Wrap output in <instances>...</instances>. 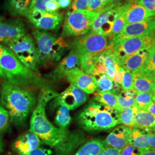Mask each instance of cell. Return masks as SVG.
<instances>
[{"label": "cell", "mask_w": 155, "mask_h": 155, "mask_svg": "<svg viewBox=\"0 0 155 155\" xmlns=\"http://www.w3.org/2000/svg\"><path fill=\"white\" fill-rule=\"evenodd\" d=\"M88 0H71V3L67 13L75 11L86 10L87 8Z\"/></svg>", "instance_id": "39"}, {"label": "cell", "mask_w": 155, "mask_h": 155, "mask_svg": "<svg viewBox=\"0 0 155 155\" xmlns=\"http://www.w3.org/2000/svg\"><path fill=\"white\" fill-rule=\"evenodd\" d=\"M27 17L37 29L45 31L58 30L64 20L63 14L59 12L52 13L37 10H30Z\"/></svg>", "instance_id": "11"}, {"label": "cell", "mask_w": 155, "mask_h": 155, "mask_svg": "<svg viewBox=\"0 0 155 155\" xmlns=\"http://www.w3.org/2000/svg\"><path fill=\"white\" fill-rule=\"evenodd\" d=\"M97 81V92H109L118 94L120 91L121 86L105 74L94 76Z\"/></svg>", "instance_id": "26"}, {"label": "cell", "mask_w": 155, "mask_h": 155, "mask_svg": "<svg viewBox=\"0 0 155 155\" xmlns=\"http://www.w3.org/2000/svg\"><path fill=\"white\" fill-rule=\"evenodd\" d=\"M58 95V93L49 87L41 90L30 121L29 132L36 134L42 143L52 148L63 141L68 132L67 129L54 126L46 115L47 104Z\"/></svg>", "instance_id": "2"}, {"label": "cell", "mask_w": 155, "mask_h": 155, "mask_svg": "<svg viewBox=\"0 0 155 155\" xmlns=\"http://www.w3.org/2000/svg\"><path fill=\"white\" fill-rule=\"evenodd\" d=\"M124 0H108V7H114L117 6L122 5V2Z\"/></svg>", "instance_id": "48"}, {"label": "cell", "mask_w": 155, "mask_h": 155, "mask_svg": "<svg viewBox=\"0 0 155 155\" xmlns=\"http://www.w3.org/2000/svg\"><path fill=\"white\" fill-rule=\"evenodd\" d=\"M68 43L70 50L74 51L82 60L103 52L110 45L111 40L100 34L90 32L75 38Z\"/></svg>", "instance_id": "7"}, {"label": "cell", "mask_w": 155, "mask_h": 155, "mask_svg": "<svg viewBox=\"0 0 155 155\" xmlns=\"http://www.w3.org/2000/svg\"><path fill=\"white\" fill-rule=\"evenodd\" d=\"M65 78L70 84L77 86L86 94H92L97 90V81L95 77L85 73L81 68L68 72Z\"/></svg>", "instance_id": "18"}, {"label": "cell", "mask_w": 155, "mask_h": 155, "mask_svg": "<svg viewBox=\"0 0 155 155\" xmlns=\"http://www.w3.org/2000/svg\"><path fill=\"white\" fill-rule=\"evenodd\" d=\"M136 93L134 90H122L116 94L118 105L121 111L133 106L135 103Z\"/></svg>", "instance_id": "29"}, {"label": "cell", "mask_w": 155, "mask_h": 155, "mask_svg": "<svg viewBox=\"0 0 155 155\" xmlns=\"http://www.w3.org/2000/svg\"><path fill=\"white\" fill-rule=\"evenodd\" d=\"M125 8L124 12L126 24L143 22L150 17H154L150 13L138 3H125Z\"/></svg>", "instance_id": "21"}, {"label": "cell", "mask_w": 155, "mask_h": 155, "mask_svg": "<svg viewBox=\"0 0 155 155\" xmlns=\"http://www.w3.org/2000/svg\"><path fill=\"white\" fill-rule=\"evenodd\" d=\"M98 13L88 10L75 11L67 13L63 24V38L79 37L89 33Z\"/></svg>", "instance_id": "8"}, {"label": "cell", "mask_w": 155, "mask_h": 155, "mask_svg": "<svg viewBox=\"0 0 155 155\" xmlns=\"http://www.w3.org/2000/svg\"><path fill=\"white\" fill-rule=\"evenodd\" d=\"M56 113L55 122L56 126L61 129H67L71 121L70 110L64 106H59Z\"/></svg>", "instance_id": "31"}, {"label": "cell", "mask_w": 155, "mask_h": 155, "mask_svg": "<svg viewBox=\"0 0 155 155\" xmlns=\"http://www.w3.org/2000/svg\"><path fill=\"white\" fill-rule=\"evenodd\" d=\"M78 68H81L80 58L74 51L70 50L67 55L60 61L55 68L45 75V78L49 81H58L65 78L68 72Z\"/></svg>", "instance_id": "16"}, {"label": "cell", "mask_w": 155, "mask_h": 155, "mask_svg": "<svg viewBox=\"0 0 155 155\" xmlns=\"http://www.w3.org/2000/svg\"><path fill=\"white\" fill-rule=\"evenodd\" d=\"M38 57L39 66L48 67L60 61L69 48L68 43L61 36H56L48 31H32Z\"/></svg>", "instance_id": "6"}, {"label": "cell", "mask_w": 155, "mask_h": 155, "mask_svg": "<svg viewBox=\"0 0 155 155\" xmlns=\"http://www.w3.org/2000/svg\"><path fill=\"white\" fill-rule=\"evenodd\" d=\"M133 79V90L136 93L154 92L151 73L144 68L132 72Z\"/></svg>", "instance_id": "23"}, {"label": "cell", "mask_w": 155, "mask_h": 155, "mask_svg": "<svg viewBox=\"0 0 155 155\" xmlns=\"http://www.w3.org/2000/svg\"><path fill=\"white\" fill-rule=\"evenodd\" d=\"M4 143H3V140L2 138V136L0 135V152L3 149Z\"/></svg>", "instance_id": "54"}, {"label": "cell", "mask_w": 155, "mask_h": 155, "mask_svg": "<svg viewBox=\"0 0 155 155\" xmlns=\"http://www.w3.org/2000/svg\"><path fill=\"white\" fill-rule=\"evenodd\" d=\"M60 6L58 0H51L45 5V10L49 12H59Z\"/></svg>", "instance_id": "43"}, {"label": "cell", "mask_w": 155, "mask_h": 155, "mask_svg": "<svg viewBox=\"0 0 155 155\" xmlns=\"http://www.w3.org/2000/svg\"><path fill=\"white\" fill-rule=\"evenodd\" d=\"M88 99L87 94L77 86L70 85L54 100L53 106H64L72 110L83 105Z\"/></svg>", "instance_id": "13"}, {"label": "cell", "mask_w": 155, "mask_h": 155, "mask_svg": "<svg viewBox=\"0 0 155 155\" xmlns=\"http://www.w3.org/2000/svg\"><path fill=\"white\" fill-rule=\"evenodd\" d=\"M155 44V33L134 37L118 41L111 42L115 55L120 59L142 50H148Z\"/></svg>", "instance_id": "10"}, {"label": "cell", "mask_w": 155, "mask_h": 155, "mask_svg": "<svg viewBox=\"0 0 155 155\" xmlns=\"http://www.w3.org/2000/svg\"><path fill=\"white\" fill-rule=\"evenodd\" d=\"M142 151V150L135 148L132 145H127L122 148L120 155H140Z\"/></svg>", "instance_id": "42"}, {"label": "cell", "mask_w": 155, "mask_h": 155, "mask_svg": "<svg viewBox=\"0 0 155 155\" xmlns=\"http://www.w3.org/2000/svg\"><path fill=\"white\" fill-rule=\"evenodd\" d=\"M146 133H150V134H152L155 135V124L153 127H151Z\"/></svg>", "instance_id": "52"}, {"label": "cell", "mask_w": 155, "mask_h": 155, "mask_svg": "<svg viewBox=\"0 0 155 155\" xmlns=\"http://www.w3.org/2000/svg\"><path fill=\"white\" fill-rule=\"evenodd\" d=\"M41 143L36 134L29 131L18 137L13 142L12 147L18 155H24L39 148Z\"/></svg>", "instance_id": "20"}, {"label": "cell", "mask_w": 155, "mask_h": 155, "mask_svg": "<svg viewBox=\"0 0 155 155\" xmlns=\"http://www.w3.org/2000/svg\"><path fill=\"white\" fill-rule=\"evenodd\" d=\"M129 145L142 150H149L147 133L137 127L132 128L129 137Z\"/></svg>", "instance_id": "27"}, {"label": "cell", "mask_w": 155, "mask_h": 155, "mask_svg": "<svg viewBox=\"0 0 155 155\" xmlns=\"http://www.w3.org/2000/svg\"><path fill=\"white\" fill-rule=\"evenodd\" d=\"M140 0H127L126 3L127 4H135V3H137Z\"/></svg>", "instance_id": "53"}, {"label": "cell", "mask_w": 155, "mask_h": 155, "mask_svg": "<svg viewBox=\"0 0 155 155\" xmlns=\"http://www.w3.org/2000/svg\"><path fill=\"white\" fill-rule=\"evenodd\" d=\"M139 109L134 106H131L122 110L119 114V123L125 126L133 128L135 127L134 118L136 113Z\"/></svg>", "instance_id": "32"}, {"label": "cell", "mask_w": 155, "mask_h": 155, "mask_svg": "<svg viewBox=\"0 0 155 155\" xmlns=\"http://www.w3.org/2000/svg\"><path fill=\"white\" fill-rule=\"evenodd\" d=\"M132 128L120 125L111 130L104 140L107 148L122 150L129 145V137Z\"/></svg>", "instance_id": "19"}, {"label": "cell", "mask_w": 155, "mask_h": 155, "mask_svg": "<svg viewBox=\"0 0 155 155\" xmlns=\"http://www.w3.org/2000/svg\"><path fill=\"white\" fill-rule=\"evenodd\" d=\"M51 0H32L31 10L46 11L45 5Z\"/></svg>", "instance_id": "41"}, {"label": "cell", "mask_w": 155, "mask_h": 155, "mask_svg": "<svg viewBox=\"0 0 155 155\" xmlns=\"http://www.w3.org/2000/svg\"><path fill=\"white\" fill-rule=\"evenodd\" d=\"M140 155H155V149L150 148L149 150H143Z\"/></svg>", "instance_id": "50"}, {"label": "cell", "mask_w": 155, "mask_h": 155, "mask_svg": "<svg viewBox=\"0 0 155 155\" xmlns=\"http://www.w3.org/2000/svg\"><path fill=\"white\" fill-rule=\"evenodd\" d=\"M1 22H2V18L0 16V23Z\"/></svg>", "instance_id": "56"}, {"label": "cell", "mask_w": 155, "mask_h": 155, "mask_svg": "<svg viewBox=\"0 0 155 155\" xmlns=\"http://www.w3.org/2000/svg\"><path fill=\"white\" fill-rule=\"evenodd\" d=\"M81 68L92 76L105 74L121 86L122 67L111 45L95 55L81 60Z\"/></svg>", "instance_id": "5"}, {"label": "cell", "mask_w": 155, "mask_h": 155, "mask_svg": "<svg viewBox=\"0 0 155 155\" xmlns=\"http://www.w3.org/2000/svg\"><path fill=\"white\" fill-rule=\"evenodd\" d=\"M120 113L91 100L79 113L77 122L80 127L88 132L106 131L120 124Z\"/></svg>", "instance_id": "4"}, {"label": "cell", "mask_w": 155, "mask_h": 155, "mask_svg": "<svg viewBox=\"0 0 155 155\" xmlns=\"http://www.w3.org/2000/svg\"><path fill=\"white\" fill-rule=\"evenodd\" d=\"M32 0H4L6 9L13 16H27Z\"/></svg>", "instance_id": "24"}, {"label": "cell", "mask_w": 155, "mask_h": 155, "mask_svg": "<svg viewBox=\"0 0 155 155\" xmlns=\"http://www.w3.org/2000/svg\"><path fill=\"white\" fill-rule=\"evenodd\" d=\"M135 127L147 132L155 124V116L147 111L139 109L136 113L134 118Z\"/></svg>", "instance_id": "28"}, {"label": "cell", "mask_w": 155, "mask_h": 155, "mask_svg": "<svg viewBox=\"0 0 155 155\" xmlns=\"http://www.w3.org/2000/svg\"><path fill=\"white\" fill-rule=\"evenodd\" d=\"M148 50L140 51L120 59L121 66L130 72L143 68L148 60Z\"/></svg>", "instance_id": "22"}, {"label": "cell", "mask_w": 155, "mask_h": 155, "mask_svg": "<svg viewBox=\"0 0 155 155\" xmlns=\"http://www.w3.org/2000/svg\"><path fill=\"white\" fill-rule=\"evenodd\" d=\"M153 94L154 92L136 93L134 106L139 109L145 110L148 106L153 102Z\"/></svg>", "instance_id": "33"}, {"label": "cell", "mask_w": 155, "mask_h": 155, "mask_svg": "<svg viewBox=\"0 0 155 155\" xmlns=\"http://www.w3.org/2000/svg\"><path fill=\"white\" fill-rule=\"evenodd\" d=\"M7 47L16 56L25 67L39 74V63L36 44L33 38L25 35L20 39L12 42Z\"/></svg>", "instance_id": "9"}, {"label": "cell", "mask_w": 155, "mask_h": 155, "mask_svg": "<svg viewBox=\"0 0 155 155\" xmlns=\"http://www.w3.org/2000/svg\"><path fill=\"white\" fill-rule=\"evenodd\" d=\"M0 78L3 82L40 90L50 88L51 84L50 81L25 66L8 47L1 44Z\"/></svg>", "instance_id": "1"}, {"label": "cell", "mask_w": 155, "mask_h": 155, "mask_svg": "<svg viewBox=\"0 0 155 155\" xmlns=\"http://www.w3.org/2000/svg\"><path fill=\"white\" fill-rule=\"evenodd\" d=\"M121 87L124 90H133V76L132 72L122 67Z\"/></svg>", "instance_id": "35"}, {"label": "cell", "mask_w": 155, "mask_h": 155, "mask_svg": "<svg viewBox=\"0 0 155 155\" xmlns=\"http://www.w3.org/2000/svg\"><path fill=\"white\" fill-rule=\"evenodd\" d=\"M147 139L150 148L155 149V135L147 133Z\"/></svg>", "instance_id": "46"}, {"label": "cell", "mask_w": 155, "mask_h": 155, "mask_svg": "<svg viewBox=\"0 0 155 155\" xmlns=\"http://www.w3.org/2000/svg\"><path fill=\"white\" fill-rule=\"evenodd\" d=\"M86 136L80 130L69 131L65 138L55 146V155H73L85 143Z\"/></svg>", "instance_id": "17"}, {"label": "cell", "mask_w": 155, "mask_h": 155, "mask_svg": "<svg viewBox=\"0 0 155 155\" xmlns=\"http://www.w3.org/2000/svg\"><path fill=\"white\" fill-rule=\"evenodd\" d=\"M153 102L155 103V92H154V94H153Z\"/></svg>", "instance_id": "55"}, {"label": "cell", "mask_w": 155, "mask_h": 155, "mask_svg": "<svg viewBox=\"0 0 155 155\" xmlns=\"http://www.w3.org/2000/svg\"><path fill=\"white\" fill-rule=\"evenodd\" d=\"M124 4H122L121 5L106 8L99 12L94 20L90 32L109 38L114 22L124 11Z\"/></svg>", "instance_id": "12"}, {"label": "cell", "mask_w": 155, "mask_h": 155, "mask_svg": "<svg viewBox=\"0 0 155 155\" xmlns=\"http://www.w3.org/2000/svg\"><path fill=\"white\" fill-rule=\"evenodd\" d=\"M24 155H52V151L50 149L39 147Z\"/></svg>", "instance_id": "44"}, {"label": "cell", "mask_w": 155, "mask_h": 155, "mask_svg": "<svg viewBox=\"0 0 155 155\" xmlns=\"http://www.w3.org/2000/svg\"><path fill=\"white\" fill-rule=\"evenodd\" d=\"M94 100L104 105L113 108L119 112H121L118 105L116 94L109 92L96 93L94 95Z\"/></svg>", "instance_id": "30"}, {"label": "cell", "mask_w": 155, "mask_h": 155, "mask_svg": "<svg viewBox=\"0 0 155 155\" xmlns=\"http://www.w3.org/2000/svg\"><path fill=\"white\" fill-rule=\"evenodd\" d=\"M151 77H152L153 84V91L155 92V71L151 73Z\"/></svg>", "instance_id": "51"}, {"label": "cell", "mask_w": 155, "mask_h": 155, "mask_svg": "<svg viewBox=\"0 0 155 155\" xmlns=\"http://www.w3.org/2000/svg\"><path fill=\"white\" fill-rule=\"evenodd\" d=\"M121 150L113 148H107L97 155H120Z\"/></svg>", "instance_id": "45"}, {"label": "cell", "mask_w": 155, "mask_h": 155, "mask_svg": "<svg viewBox=\"0 0 155 155\" xmlns=\"http://www.w3.org/2000/svg\"><path fill=\"white\" fill-rule=\"evenodd\" d=\"M125 8V5L124 4V11L122 12V13L119 15V16L117 18L116 20L114 22L110 35L109 37V39H110L111 40H112V39H113L114 37H116L119 33H121V32L123 30V29L124 28L126 25L125 18V16L124 13Z\"/></svg>", "instance_id": "34"}, {"label": "cell", "mask_w": 155, "mask_h": 155, "mask_svg": "<svg viewBox=\"0 0 155 155\" xmlns=\"http://www.w3.org/2000/svg\"><path fill=\"white\" fill-rule=\"evenodd\" d=\"M38 98L32 89L3 82L0 87V101L8 111L10 121L16 125L25 124L33 111Z\"/></svg>", "instance_id": "3"}, {"label": "cell", "mask_w": 155, "mask_h": 155, "mask_svg": "<svg viewBox=\"0 0 155 155\" xmlns=\"http://www.w3.org/2000/svg\"><path fill=\"white\" fill-rule=\"evenodd\" d=\"M144 70L150 73L155 71V44L148 49V58Z\"/></svg>", "instance_id": "37"}, {"label": "cell", "mask_w": 155, "mask_h": 155, "mask_svg": "<svg viewBox=\"0 0 155 155\" xmlns=\"http://www.w3.org/2000/svg\"><path fill=\"white\" fill-rule=\"evenodd\" d=\"M106 148L104 140L93 139L84 143L73 155H97Z\"/></svg>", "instance_id": "25"}, {"label": "cell", "mask_w": 155, "mask_h": 155, "mask_svg": "<svg viewBox=\"0 0 155 155\" xmlns=\"http://www.w3.org/2000/svg\"><path fill=\"white\" fill-rule=\"evenodd\" d=\"M58 3L61 9L69 8L71 5V0H58Z\"/></svg>", "instance_id": "47"}, {"label": "cell", "mask_w": 155, "mask_h": 155, "mask_svg": "<svg viewBox=\"0 0 155 155\" xmlns=\"http://www.w3.org/2000/svg\"><path fill=\"white\" fill-rule=\"evenodd\" d=\"M9 121L10 117L9 113L0 101V132L4 130L8 127Z\"/></svg>", "instance_id": "38"}, {"label": "cell", "mask_w": 155, "mask_h": 155, "mask_svg": "<svg viewBox=\"0 0 155 155\" xmlns=\"http://www.w3.org/2000/svg\"><path fill=\"white\" fill-rule=\"evenodd\" d=\"M137 3L155 16V0H140Z\"/></svg>", "instance_id": "40"}, {"label": "cell", "mask_w": 155, "mask_h": 155, "mask_svg": "<svg viewBox=\"0 0 155 155\" xmlns=\"http://www.w3.org/2000/svg\"><path fill=\"white\" fill-rule=\"evenodd\" d=\"M155 33V17H152L143 22L126 24L121 33L112 39L111 42L118 41L134 37Z\"/></svg>", "instance_id": "14"}, {"label": "cell", "mask_w": 155, "mask_h": 155, "mask_svg": "<svg viewBox=\"0 0 155 155\" xmlns=\"http://www.w3.org/2000/svg\"><path fill=\"white\" fill-rule=\"evenodd\" d=\"M147 111H148V113H150V114H153L155 116V103L153 102L152 104H150V105L148 106L146 109L145 110Z\"/></svg>", "instance_id": "49"}, {"label": "cell", "mask_w": 155, "mask_h": 155, "mask_svg": "<svg viewBox=\"0 0 155 155\" xmlns=\"http://www.w3.org/2000/svg\"><path fill=\"white\" fill-rule=\"evenodd\" d=\"M26 35L25 26L20 19L0 23V44L9 45Z\"/></svg>", "instance_id": "15"}, {"label": "cell", "mask_w": 155, "mask_h": 155, "mask_svg": "<svg viewBox=\"0 0 155 155\" xmlns=\"http://www.w3.org/2000/svg\"><path fill=\"white\" fill-rule=\"evenodd\" d=\"M108 0H88L87 10L97 13L107 8Z\"/></svg>", "instance_id": "36"}]
</instances>
